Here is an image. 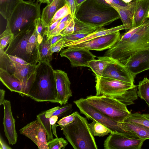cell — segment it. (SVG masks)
Returning a JSON list of instances; mask_svg holds the SVG:
<instances>
[{
    "label": "cell",
    "mask_w": 149,
    "mask_h": 149,
    "mask_svg": "<svg viewBox=\"0 0 149 149\" xmlns=\"http://www.w3.org/2000/svg\"><path fill=\"white\" fill-rule=\"evenodd\" d=\"M148 50H149V20L129 39L123 41L118 40L108 49L104 56L109 57L124 64L130 56Z\"/></svg>",
    "instance_id": "obj_1"
},
{
    "label": "cell",
    "mask_w": 149,
    "mask_h": 149,
    "mask_svg": "<svg viewBox=\"0 0 149 149\" xmlns=\"http://www.w3.org/2000/svg\"><path fill=\"white\" fill-rule=\"evenodd\" d=\"M84 23L102 27L120 18L113 7L97 0H86L76 9L74 16Z\"/></svg>",
    "instance_id": "obj_2"
},
{
    "label": "cell",
    "mask_w": 149,
    "mask_h": 149,
    "mask_svg": "<svg viewBox=\"0 0 149 149\" xmlns=\"http://www.w3.org/2000/svg\"><path fill=\"white\" fill-rule=\"evenodd\" d=\"M54 70L50 63H40L27 97L38 102L57 103Z\"/></svg>",
    "instance_id": "obj_3"
},
{
    "label": "cell",
    "mask_w": 149,
    "mask_h": 149,
    "mask_svg": "<svg viewBox=\"0 0 149 149\" xmlns=\"http://www.w3.org/2000/svg\"><path fill=\"white\" fill-rule=\"evenodd\" d=\"M86 118L77 111L74 121L65 126H59L65 138L74 149H97Z\"/></svg>",
    "instance_id": "obj_4"
},
{
    "label": "cell",
    "mask_w": 149,
    "mask_h": 149,
    "mask_svg": "<svg viewBox=\"0 0 149 149\" xmlns=\"http://www.w3.org/2000/svg\"><path fill=\"white\" fill-rule=\"evenodd\" d=\"M41 3L21 0L7 20L6 26L14 35L34 24L41 17Z\"/></svg>",
    "instance_id": "obj_5"
},
{
    "label": "cell",
    "mask_w": 149,
    "mask_h": 149,
    "mask_svg": "<svg viewBox=\"0 0 149 149\" xmlns=\"http://www.w3.org/2000/svg\"><path fill=\"white\" fill-rule=\"evenodd\" d=\"M40 62L36 65L17 63L9 59L4 50L0 49V68L6 70L19 80L23 87L24 96L27 97Z\"/></svg>",
    "instance_id": "obj_6"
},
{
    "label": "cell",
    "mask_w": 149,
    "mask_h": 149,
    "mask_svg": "<svg viewBox=\"0 0 149 149\" xmlns=\"http://www.w3.org/2000/svg\"><path fill=\"white\" fill-rule=\"evenodd\" d=\"M86 99L94 108L118 123L123 122L131 113L127 106L111 96L90 95Z\"/></svg>",
    "instance_id": "obj_7"
},
{
    "label": "cell",
    "mask_w": 149,
    "mask_h": 149,
    "mask_svg": "<svg viewBox=\"0 0 149 149\" xmlns=\"http://www.w3.org/2000/svg\"><path fill=\"white\" fill-rule=\"evenodd\" d=\"M74 103L81 113L85 115L88 119L96 120L113 133L122 134L131 138L140 139L134 133L123 129L118 123L94 108L88 103L86 98H80L74 101Z\"/></svg>",
    "instance_id": "obj_8"
},
{
    "label": "cell",
    "mask_w": 149,
    "mask_h": 149,
    "mask_svg": "<svg viewBox=\"0 0 149 149\" xmlns=\"http://www.w3.org/2000/svg\"><path fill=\"white\" fill-rule=\"evenodd\" d=\"M96 95L97 96L120 95L136 86L131 83L102 76L96 77Z\"/></svg>",
    "instance_id": "obj_9"
},
{
    "label": "cell",
    "mask_w": 149,
    "mask_h": 149,
    "mask_svg": "<svg viewBox=\"0 0 149 149\" xmlns=\"http://www.w3.org/2000/svg\"><path fill=\"white\" fill-rule=\"evenodd\" d=\"M34 28L35 23L14 35L13 38L5 51V53L8 55L20 57L27 62L26 47Z\"/></svg>",
    "instance_id": "obj_10"
},
{
    "label": "cell",
    "mask_w": 149,
    "mask_h": 149,
    "mask_svg": "<svg viewBox=\"0 0 149 149\" xmlns=\"http://www.w3.org/2000/svg\"><path fill=\"white\" fill-rule=\"evenodd\" d=\"M19 132L33 141L39 149H49L46 130L37 120L28 123Z\"/></svg>",
    "instance_id": "obj_11"
},
{
    "label": "cell",
    "mask_w": 149,
    "mask_h": 149,
    "mask_svg": "<svg viewBox=\"0 0 149 149\" xmlns=\"http://www.w3.org/2000/svg\"><path fill=\"white\" fill-rule=\"evenodd\" d=\"M145 141L113 133L110 134L104 141V146L105 149H140Z\"/></svg>",
    "instance_id": "obj_12"
},
{
    "label": "cell",
    "mask_w": 149,
    "mask_h": 149,
    "mask_svg": "<svg viewBox=\"0 0 149 149\" xmlns=\"http://www.w3.org/2000/svg\"><path fill=\"white\" fill-rule=\"evenodd\" d=\"M120 31L97 37L66 47L82 48L89 50L101 51L108 49L120 39Z\"/></svg>",
    "instance_id": "obj_13"
},
{
    "label": "cell",
    "mask_w": 149,
    "mask_h": 149,
    "mask_svg": "<svg viewBox=\"0 0 149 149\" xmlns=\"http://www.w3.org/2000/svg\"><path fill=\"white\" fill-rule=\"evenodd\" d=\"M60 55L67 58L72 67H89L88 62L97 57L89 50L82 48H67L62 50Z\"/></svg>",
    "instance_id": "obj_14"
},
{
    "label": "cell",
    "mask_w": 149,
    "mask_h": 149,
    "mask_svg": "<svg viewBox=\"0 0 149 149\" xmlns=\"http://www.w3.org/2000/svg\"><path fill=\"white\" fill-rule=\"evenodd\" d=\"M57 92V101L61 105L68 103L72 96L70 88L71 83L67 74L61 70H54Z\"/></svg>",
    "instance_id": "obj_15"
},
{
    "label": "cell",
    "mask_w": 149,
    "mask_h": 149,
    "mask_svg": "<svg viewBox=\"0 0 149 149\" xmlns=\"http://www.w3.org/2000/svg\"><path fill=\"white\" fill-rule=\"evenodd\" d=\"M124 65L134 77L137 74L149 70V50L131 55Z\"/></svg>",
    "instance_id": "obj_16"
},
{
    "label": "cell",
    "mask_w": 149,
    "mask_h": 149,
    "mask_svg": "<svg viewBox=\"0 0 149 149\" xmlns=\"http://www.w3.org/2000/svg\"><path fill=\"white\" fill-rule=\"evenodd\" d=\"M102 76L133 84L135 78L123 64L115 61L105 68Z\"/></svg>",
    "instance_id": "obj_17"
},
{
    "label": "cell",
    "mask_w": 149,
    "mask_h": 149,
    "mask_svg": "<svg viewBox=\"0 0 149 149\" xmlns=\"http://www.w3.org/2000/svg\"><path fill=\"white\" fill-rule=\"evenodd\" d=\"M3 105L4 107L3 124L5 135L9 144L13 145L16 143L17 140L15 120L13 115L10 101L6 100Z\"/></svg>",
    "instance_id": "obj_18"
},
{
    "label": "cell",
    "mask_w": 149,
    "mask_h": 149,
    "mask_svg": "<svg viewBox=\"0 0 149 149\" xmlns=\"http://www.w3.org/2000/svg\"><path fill=\"white\" fill-rule=\"evenodd\" d=\"M149 0H136L132 20V27H137L148 20Z\"/></svg>",
    "instance_id": "obj_19"
},
{
    "label": "cell",
    "mask_w": 149,
    "mask_h": 149,
    "mask_svg": "<svg viewBox=\"0 0 149 149\" xmlns=\"http://www.w3.org/2000/svg\"><path fill=\"white\" fill-rule=\"evenodd\" d=\"M0 80L11 92H17L24 97V88L19 80L6 70L0 68Z\"/></svg>",
    "instance_id": "obj_20"
},
{
    "label": "cell",
    "mask_w": 149,
    "mask_h": 149,
    "mask_svg": "<svg viewBox=\"0 0 149 149\" xmlns=\"http://www.w3.org/2000/svg\"><path fill=\"white\" fill-rule=\"evenodd\" d=\"M66 4L65 0H54L43 9L41 19L46 27L49 26L56 12Z\"/></svg>",
    "instance_id": "obj_21"
},
{
    "label": "cell",
    "mask_w": 149,
    "mask_h": 149,
    "mask_svg": "<svg viewBox=\"0 0 149 149\" xmlns=\"http://www.w3.org/2000/svg\"><path fill=\"white\" fill-rule=\"evenodd\" d=\"M124 130L135 134L139 138L145 140L149 139V128L141 124L130 122L118 123Z\"/></svg>",
    "instance_id": "obj_22"
},
{
    "label": "cell",
    "mask_w": 149,
    "mask_h": 149,
    "mask_svg": "<svg viewBox=\"0 0 149 149\" xmlns=\"http://www.w3.org/2000/svg\"><path fill=\"white\" fill-rule=\"evenodd\" d=\"M97 59H95L88 62L90 68L95 75L96 77L102 76L104 71L111 63L114 61L112 58L104 56L97 57Z\"/></svg>",
    "instance_id": "obj_23"
},
{
    "label": "cell",
    "mask_w": 149,
    "mask_h": 149,
    "mask_svg": "<svg viewBox=\"0 0 149 149\" xmlns=\"http://www.w3.org/2000/svg\"><path fill=\"white\" fill-rule=\"evenodd\" d=\"M124 29H125V28L124 25L123 24L109 29H105L102 27L83 38L67 44L66 45L65 47L79 44L97 37L114 33Z\"/></svg>",
    "instance_id": "obj_24"
},
{
    "label": "cell",
    "mask_w": 149,
    "mask_h": 149,
    "mask_svg": "<svg viewBox=\"0 0 149 149\" xmlns=\"http://www.w3.org/2000/svg\"><path fill=\"white\" fill-rule=\"evenodd\" d=\"M110 6L114 8L118 13L120 18L124 25L126 32L132 28V13L127 10L118 5L111 4Z\"/></svg>",
    "instance_id": "obj_25"
},
{
    "label": "cell",
    "mask_w": 149,
    "mask_h": 149,
    "mask_svg": "<svg viewBox=\"0 0 149 149\" xmlns=\"http://www.w3.org/2000/svg\"><path fill=\"white\" fill-rule=\"evenodd\" d=\"M21 0H0V13L8 20Z\"/></svg>",
    "instance_id": "obj_26"
},
{
    "label": "cell",
    "mask_w": 149,
    "mask_h": 149,
    "mask_svg": "<svg viewBox=\"0 0 149 149\" xmlns=\"http://www.w3.org/2000/svg\"><path fill=\"white\" fill-rule=\"evenodd\" d=\"M52 55L51 51V46L47 40V36L45 35L40 46L39 61L50 63L52 59Z\"/></svg>",
    "instance_id": "obj_27"
},
{
    "label": "cell",
    "mask_w": 149,
    "mask_h": 149,
    "mask_svg": "<svg viewBox=\"0 0 149 149\" xmlns=\"http://www.w3.org/2000/svg\"><path fill=\"white\" fill-rule=\"evenodd\" d=\"M72 105L71 104H66L62 107L57 106L46 111L45 117L49 118L51 117L57 116L58 117H64L70 113L72 111Z\"/></svg>",
    "instance_id": "obj_28"
},
{
    "label": "cell",
    "mask_w": 149,
    "mask_h": 149,
    "mask_svg": "<svg viewBox=\"0 0 149 149\" xmlns=\"http://www.w3.org/2000/svg\"><path fill=\"white\" fill-rule=\"evenodd\" d=\"M90 131L94 136H103L108 134L113 133L104 125L95 120H93V122L88 123Z\"/></svg>",
    "instance_id": "obj_29"
},
{
    "label": "cell",
    "mask_w": 149,
    "mask_h": 149,
    "mask_svg": "<svg viewBox=\"0 0 149 149\" xmlns=\"http://www.w3.org/2000/svg\"><path fill=\"white\" fill-rule=\"evenodd\" d=\"M74 19L75 22V24L73 33H89L91 34L101 28L81 22L77 19L75 17H74Z\"/></svg>",
    "instance_id": "obj_30"
},
{
    "label": "cell",
    "mask_w": 149,
    "mask_h": 149,
    "mask_svg": "<svg viewBox=\"0 0 149 149\" xmlns=\"http://www.w3.org/2000/svg\"><path fill=\"white\" fill-rule=\"evenodd\" d=\"M138 88V96L144 100L149 107V79L145 77L139 81Z\"/></svg>",
    "instance_id": "obj_31"
},
{
    "label": "cell",
    "mask_w": 149,
    "mask_h": 149,
    "mask_svg": "<svg viewBox=\"0 0 149 149\" xmlns=\"http://www.w3.org/2000/svg\"><path fill=\"white\" fill-rule=\"evenodd\" d=\"M124 121L136 123L149 128V114H142L137 112L131 113Z\"/></svg>",
    "instance_id": "obj_32"
},
{
    "label": "cell",
    "mask_w": 149,
    "mask_h": 149,
    "mask_svg": "<svg viewBox=\"0 0 149 149\" xmlns=\"http://www.w3.org/2000/svg\"><path fill=\"white\" fill-rule=\"evenodd\" d=\"M45 110L41 112L36 116L37 119L43 125L45 129L47 136V141H49L54 139L52 132V127L51 125L49 118L45 117L46 112Z\"/></svg>",
    "instance_id": "obj_33"
},
{
    "label": "cell",
    "mask_w": 149,
    "mask_h": 149,
    "mask_svg": "<svg viewBox=\"0 0 149 149\" xmlns=\"http://www.w3.org/2000/svg\"><path fill=\"white\" fill-rule=\"evenodd\" d=\"M47 28L44 25L41 17L38 18L35 22L36 36L38 43L39 45H40L44 36L46 35Z\"/></svg>",
    "instance_id": "obj_34"
},
{
    "label": "cell",
    "mask_w": 149,
    "mask_h": 149,
    "mask_svg": "<svg viewBox=\"0 0 149 149\" xmlns=\"http://www.w3.org/2000/svg\"><path fill=\"white\" fill-rule=\"evenodd\" d=\"M14 36V34L9 27L6 26V29L0 36V49L4 50L7 45L10 42Z\"/></svg>",
    "instance_id": "obj_35"
},
{
    "label": "cell",
    "mask_w": 149,
    "mask_h": 149,
    "mask_svg": "<svg viewBox=\"0 0 149 149\" xmlns=\"http://www.w3.org/2000/svg\"><path fill=\"white\" fill-rule=\"evenodd\" d=\"M68 143V141L62 137L56 138L47 142L49 149H64Z\"/></svg>",
    "instance_id": "obj_36"
},
{
    "label": "cell",
    "mask_w": 149,
    "mask_h": 149,
    "mask_svg": "<svg viewBox=\"0 0 149 149\" xmlns=\"http://www.w3.org/2000/svg\"><path fill=\"white\" fill-rule=\"evenodd\" d=\"M70 14H71V11L69 6L66 4L56 12L53 17L49 26Z\"/></svg>",
    "instance_id": "obj_37"
},
{
    "label": "cell",
    "mask_w": 149,
    "mask_h": 149,
    "mask_svg": "<svg viewBox=\"0 0 149 149\" xmlns=\"http://www.w3.org/2000/svg\"><path fill=\"white\" fill-rule=\"evenodd\" d=\"M90 34L89 33H73L63 36V38L65 40L66 42L65 47L67 44L81 40Z\"/></svg>",
    "instance_id": "obj_38"
},
{
    "label": "cell",
    "mask_w": 149,
    "mask_h": 149,
    "mask_svg": "<svg viewBox=\"0 0 149 149\" xmlns=\"http://www.w3.org/2000/svg\"><path fill=\"white\" fill-rule=\"evenodd\" d=\"M72 19L65 22L60 23L58 26L54 30L47 33L46 35L47 36V40L52 36L60 34V33L68 24Z\"/></svg>",
    "instance_id": "obj_39"
},
{
    "label": "cell",
    "mask_w": 149,
    "mask_h": 149,
    "mask_svg": "<svg viewBox=\"0 0 149 149\" xmlns=\"http://www.w3.org/2000/svg\"><path fill=\"white\" fill-rule=\"evenodd\" d=\"M76 113L77 111H75L70 115L63 117L57 122L59 126H65L72 123L75 119Z\"/></svg>",
    "instance_id": "obj_40"
},
{
    "label": "cell",
    "mask_w": 149,
    "mask_h": 149,
    "mask_svg": "<svg viewBox=\"0 0 149 149\" xmlns=\"http://www.w3.org/2000/svg\"><path fill=\"white\" fill-rule=\"evenodd\" d=\"M143 24L137 27H132L128 31L126 32L122 36H120L119 40L120 41H123L128 39L137 32Z\"/></svg>",
    "instance_id": "obj_41"
},
{
    "label": "cell",
    "mask_w": 149,
    "mask_h": 149,
    "mask_svg": "<svg viewBox=\"0 0 149 149\" xmlns=\"http://www.w3.org/2000/svg\"><path fill=\"white\" fill-rule=\"evenodd\" d=\"M74 24L75 22L73 17L67 26L60 33V34L65 36L73 34L74 32Z\"/></svg>",
    "instance_id": "obj_42"
},
{
    "label": "cell",
    "mask_w": 149,
    "mask_h": 149,
    "mask_svg": "<svg viewBox=\"0 0 149 149\" xmlns=\"http://www.w3.org/2000/svg\"><path fill=\"white\" fill-rule=\"evenodd\" d=\"M66 41L63 38L54 45L51 47V51L52 54L55 52L58 53L61 49L65 47L66 45Z\"/></svg>",
    "instance_id": "obj_43"
},
{
    "label": "cell",
    "mask_w": 149,
    "mask_h": 149,
    "mask_svg": "<svg viewBox=\"0 0 149 149\" xmlns=\"http://www.w3.org/2000/svg\"><path fill=\"white\" fill-rule=\"evenodd\" d=\"M58 118L57 116H54L49 118L50 123L52 125L53 134L56 138H58L56 133V128L58 126H59V125L56 124L58 119Z\"/></svg>",
    "instance_id": "obj_44"
},
{
    "label": "cell",
    "mask_w": 149,
    "mask_h": 149,
    "mask_svg": "<svg viewBox=\"0 0 149 149\" xmlns=\"http://www.w3.org/2000/svg\"><path fill=\"white\" fill-rule=\"evenodd\" d=\"M6 54L9 59L14 62L22 64L28 65L31 64L20 57Z\"/></svg>",
    "instance_id": "obj_45"
},
{
    "label": "cell",
    "mask_w": 149,
    "mask_h": 149,
    "mask_svg": "<svg viewBox=\"0 0 149 149\" xmlns=\"http://www.w3.org/2000/svg\"><path fill=\"white\" fill-rule=\"evenodd\" d=\"M63 36L61 34L53 36L47 40L51 47L61 40Z\"/></svg>",
    "instance_id": "obj_46"
},
{
    "label": "cell",
    "mask_w": 149,
    "mask_h": 149,
    "mask_svg": "<svg viewBox=\"0 0 149 149\" xmlns=\"http://www.w3.org/2000/svg\"><path fill=\"white\" fill-rule=\"evenodd\" d=\"M67 4L69 6L71 13V14L73 17L74 16L76 11V7L74 0H65Z\"/></svg>",
    "instance_id": "obj_47"
},
{
    "label": "cell",
    "mask_w": 149,
    "mask_h": 149,
    "mask_svg": "<svg viewBox=\"0 0 149 149\" xmlns=\"http://www.w3.org/2000/svg\"><path fill=\"white\" fill-rule=\"evenodd\" d=\"M61 19H59L49 25L47 28V30L46 32V34L54 30L59 24L60 23Z\"/></svg>",
    "instance_id": "obj_48"
},
{
    "label": "cell",
    "mask_w": 149,
    "mask_h": 149,
    "mask_svg": "<svg viewBox=\"0 0 149 149\" xmlns=\"http://www.w3.org/2000/svg\"><path fill=\"white\" fill-rule=\"evenodd\" d=\"M0 149H12V148L9 146L4 141L1 135L0 136Z\"/></svg>",
    "instance_id": "obj_49"
},
{
    "label": "cell",
    "mask_w": 149,
    "mask_h": 149,
    "mask_svg": "<svg viewBox=\"0 0 149 149\" xmlns=\"http://www.w3.org/2000/svg\"><path fill=\"white\" fill-rule=\"evenodd\" d=\"M5 91L3 89L0 90V105L3 104L5 100Z\"/></svg>",
    "instance_id": "obj_50"
},
{
    "label": "cell",
    "mask_w": 149,
    "mask_h": 149,
    "mask_svg": "<svg viewBox=\"0 0 149 149\" xmlns=\"http://www.w3.org/2000/svg\"><path fill=\"white\" fill-rule=\"evenodd\" d=\"M86 0H74L76 9L83 3Z\"/></svg>",
    "instance_id": "obj_51"
},
{
    "label": "cell",
    "mask_w": 149,
    "mask_h": 149,
    "mask_svg": "<svg viewBox=\"0 0 149 149\" xmlns=\"http://www.w3.org/2000/svg\"><path fill=\"white\" fill-rule=\"evenodd\" d=\"M125 3L128 4L130 2H131L132 0H122Z\"/></svg>",
    "instance_id": "obj_52"
},
{
    "label": "cell",
    "mask_w": 149,
    "mask_h": 149,
    "mask_svg": "<svg viewBox=\"0 0 149 149\" xmlns=\"http://www.w3.org/2000/svg\"><path fill=\"white\" fill-rule=\"evenodd\" d=\"M40 3H47V0H38Z\"/></svg>",
    "instance_id": "obj_53"
},
{
    "label": "cell",
    "mask_w": 149,
    "mask_h": 149,
    "mask_svg": "<svg viewBox=\"0 0 149 149\" xmlns=\"http://www.w3.org/2000/svg\"><path fill=\"white\" fill-rule=\"evenodd\" d=\"M54 0H47V5H49L51 4Z\"/></svg>",
    "instance_id": "obj_54"
},
{
    "label": "cell",
    "mask_w": 149,
    "mask_h": 149,
    "mask_svg": "<svg viewBox=\"0 0 149 149\" xmlns=\"http://www.w3.org/2000/svg\"><path fill=\"white\" fill-rule=\"evenodd\" d=\"M148 18H149V11L148 13Z\"/></svg>",
    "instance_id": "obj_55"
}]
</instances>
